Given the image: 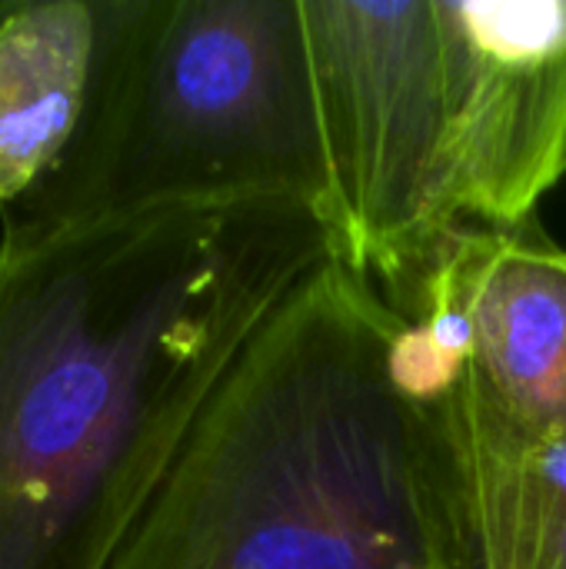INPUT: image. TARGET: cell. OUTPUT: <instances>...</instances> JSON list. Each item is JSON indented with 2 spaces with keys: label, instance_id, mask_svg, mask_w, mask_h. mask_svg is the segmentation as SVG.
<instances>
[{
  "label": "cell",
  "instance_id": "obj_8",
  "mask_svg": "<svg viewBox=\"0 0 566 569\" xmlns=\"http://www.w3.org/2000/svg\"><path fill=\"white\" fill-rule=\"evenodd\" d=\"M103 30V0L0 3V213L37 193L83 133Z\"/></svg>",
  "mask_w": 566,
  "mask_h": 569
},
{
  "label": "cell",
  "instance_id": "obj_1",
  "mask_svg": "<svg viewBox=\"0 0 566 569\" xmlns=\"http://www.w3.org/2000/svg\"><path fill=\"white\" fill-rule=\"evenodd\" d=\"M327 227L300 207L0 233V569H110L210 357Z\"/></svg>",
  "mask_w": 566,
  "mask_h": 569
},
{
  "label": "cell",
  "instance_id": "obj_2",
  "mask_svg": "<svg viewBox=\"0 0 566 569\" xmlns=\"http://www.w3.org/2000/svg\"><path fill=\"white\" fill-rule=\"evenodd\" d=\"M400 313L330 233L197 380L110 569H440Z\"/></svg>",
  "mask_w": 566,
  "mask_h": 569
},
{
  "label": "cell",
  "instance_id": "obj_7",
  "mask_svg": "<svg viewBox=\"0 0 566 569\" xmlns=\"http://www.w3.org/2000/svg\"><path fill=\"white\" fill-rule=\"evenodd\" d=\"M387 300L447 333L514 423L566 433V250L540 223L454 227Z\"/></svg>",
  "mask_w": 566,
  "mask_h": 569
},
{
  "label": "cell",
  "instance_id": "obj_3",
  "mask_svg": "<svg viewBox=\"0 0 566 569\" xmlns=\"http://www.w3.org/2000/svg\"><path fill=\"white\" fill-rule=\"evenodd\" d=\"M93 103L3 237L163 213L300 207L327 227V167L300 0H103Z\"/></svg>",
  "mask_w": 566,
  "mask_h": 569
},
{
  "label": "cell",
  "instance_id": "obj_4",
  "mask_svg": "<svg viewBox=\"0 0 566 569\" xmlns=\"http://www.w3.org/2000/svg\"><path fill=\"white\" fill-rule=\"evenodd\" d=\"M327 167V233L384 297L450 233L440 213L434 0H300Z\"/></svg>",
  "mask_w": 566,
  "mask_h": 569
},
{
  "label": "cell",
  "instance_id": "obj_5",
  "mask_svg": "<svg viewBox=\"0 0 566 569\" xmlns=\"http://www.w3.org/2000/svg\"><path fill=\"white\" fill-rule=\"evenodd\" d=\"M440 213L520 230L566 180V0H434Z\"/></svg>",
  "mask_w": 566,
  "mask_h": 569
},
{
  "label": "cell",
  "instance_id": "obj_6",
  "mask_svg": "<svg viewBox=\"0 0 566 569\" xmlns=\"http://www.w3.org/2000/svg\"><path fill=\"white\" fill-rule=\"evenodd\" d=\"M394 377L420 420L440 569H566V433L514 423L457 347L404 317Z\"/></svg>",
  "mask_w": 566,
  "mask_h": 569
}]
</instances>
